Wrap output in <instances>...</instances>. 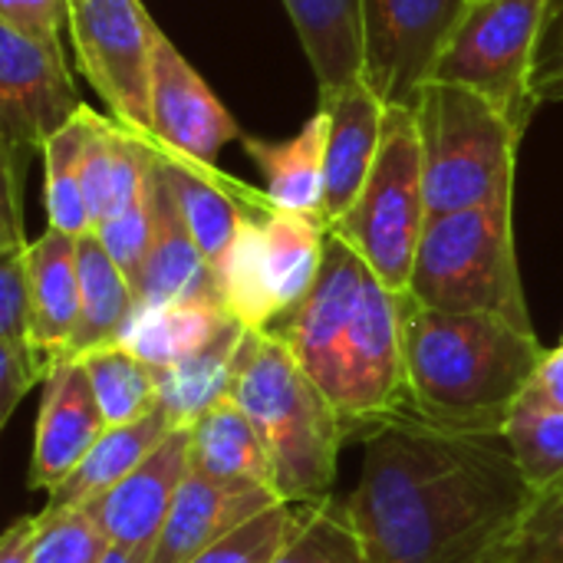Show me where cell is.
Wrapping results in <instances>:
<instances>
[{"instance_id":"obj_14","label":"cell","mask_w":563,"mask_h":563,"mask_svg":"<svg viewBox=\"0 0 563 563\" xmlns=\"http://www.w3.org/2000/svg\"><path fill=\"white\" fill-rule=\"evenodd\" d=\"M155 152H158L165 181L175 195V205H178L198 251L205 254V261L214 271V264L231 247L238 228L247 218H267L274 211V205L264 188L257 191V188L231 178L218 165L172 152L162 142H155Z\"/></svg>"},{"instance_id":"obj_11","label":"cell","mask_w":563,"mask_h":563,"mask_svg":"<svg viewBox=\"0 0 563 563\" xmlns=\"http://www.w3.org/2000/svg\"><path fill=\"white\" fill-rule=\"evenodd\" d=\"M188 472H191V429L178 426L129 478H122L99 501H92L86 515L102 531L109 548L152 558Z\"/></svg>"},{"instance_id":"obj_33","label":"cell","mask_w":563,"mask_h":563,"mask_svg":"<svg viewBox=\"0 0 563 563\" xmlns=\"http://www.w3.org/2000/svg\"><path fill=\"white\" fill-rule=\"evenodd\" d=\"M508 439L534 492L563 482V416H511Z\"/></svg>"},{"instance_id":"obj_10","label":"cell","mask_w":563,"mask_h":563,"mask_svg":"<svg viewBox=\"0 0 563 563\" xmlns=\"http://www.w3.org/2000/svg\"><path fill=\"white\" fill-rule=\"evenodd\" d=\"M82 106L63 43L33 40L0 23V148L43 152Z\"/></svg>"},{"instance_id":"obj_20","label":"cell","mask_w":563,"mask_h":563,"mask_svg":"<svg viewBox=\"0 0 563 563\" xmlns=\"http://www.w3.org/2000/svg\"><path fill=\"white\" fill-rule=\"evenodd\" d=\"M244 152L264 175V191L274 208L290 214H307L323 221V198H327V112L317 109L303 122L294 139L267 142V139H241ZM327 224V221H323Z\"/></svg>"},{"instance_id":"obj_31","label":"cell","mask_w":563,"mask_h":563,"mask_svg":"<svg viewBox=\"0 0 563 563\" xmlns=\"http://www.w3.org/2000/svg\"><path fill=\"white\" fill-rule=\"evenodd\" d=\"M485 563H563V482L534 495L518 528Z\"/></svg>"},{"instance_id":"obj_29","label":"cell","mask_w":563,"mask_h":563,"mask_svg":"<svg viewBox=\"0 0 563 563\" xmlns=\"http://www.w3.org/2000/svg\"><path fill=\"white\" fill-rule=\"evenodd\" d=\"M82 142H86V106L76 112V119L56 132L43 145V208H46V228H56L73 238H86L96 231L86 191H82Z\"/></svg>"},{"instance_id":"obj_21","label":"cell","mask_w":563,"mask_h":563,"mask_svg":"<svg viewBox=\"0 0 563 563\" xmlns=\"http://www.w3.org/2000/svg\"><path fill=\"white\" fill-rule=\"evenodd\" d=\"M280 3L317 76L320 96L363 76L360 0H280Z\"/></svg>"},{"instance_id":"obj_23","label":"cell","mask_w":563,"mask_h":563,"mask_svg":"<svg viewBox=\"0 0 563 563\" xmlns=\"http://www.w3.org/2000/svg\"><path fill=\"white\" fill-rule=\"evenodd\" d=\"M79 261V323L66 356H82L89 350L119 343L139 297L122 267L109 257L96 234L76 241Z\"/></svg>"},{"instance_id":"obj_42","label":"cell","mask_w":563,"mask_h":563,"mask_svg":"<svg viewBox=\"0 0 563 563\" xmlns=\"http://www.w3.org/2000/svg\"><path fill=\"white\" fill-rule=\"evenodd\" d=\"M148 561H152L148 554H135V551L109 548V551L102 554V561H99V563H148Z\"/></svg>"},{"instance_id":"obj_34","label":"cell","mask_w":563,"mask_h":563,"mask_svg":"<svg viewBox=\"0 0 563 563\" xmlns=\"http://www.w3.org/2000/svg\"><path fill=\"white\" fill-rule=\"evenodd\" d=\"M40 521V538H36V554L33 563H99L109 551V541L102 531L92 525L86 511L76 515H59V518H43Z\"/></svg>"},{"instance_id":"obj_13","label":"cell","mask_w":563,"mask_h":563,"mask_svg":"<svg viewBox=\"0 0 563 563\" xmlns=\"http://www.w3.org/2000/svg\"><path fill=\"white\" fill-rule=\"evenodd\" d=\"M40 386L43 396L36 412L30 488L53 492L76 472V465L86 459V452L102 439L109 426L102 419L82 360H49V373Z\"/></svg>"},{"instance_id":"obj_22","label":"cell","mask_w":563,"mask_h":563,"mask_svg":"<svg viewBox=\"0 0 563 563\" xmlns=\"http://www.w3.org/2000/svg\"><path fill=\"white\" fill-rule=\"evenodd\" d=\"M261 224H264V267H267L271 300L280 323L313 290L327 257L330 228L317 218L290 214L280 208H274Z\"/></svg>"},{"instance_id":"obj_12","label":"cell","mask_w":563,"mask_h":563,"mask_svg":"<svg viewBox=\"0 0 563 563\" xmlns=\"http://www.w3.org/2000/svg\"><path fill=\"white\" fill-rule=\"evenodd\" d=\"M148 135L172 152L218 165L224 145L241 142L244 132L224 102L211 92L205 76L158 33L152 69V129Z\"/></svg>"},{"instance_id":"obj_30","label":"cell","mask_w":563,"mask_h":563,"mask_svg":"<svg viewBox=\"0 0 563 563\" xmlns=\"http://www.w3.org/2000/svg\"><path fill=\"white\" fill-rule=\"evenodd\" d=\"M274 563H369L343 501L303 505L300 528Z\"/></svg>"},{"instance_id":"obj_39","label":"cell","mask_w":563,"mask_h":563,"mask_svg":"<svg viewBox=\"0 0 563 563\" xmlns=\"http://www.w3.org/2000/svg\"><path fill=\"white\" fill-rule=\"evenodd\" d=\"M534 102H563V0L551 3L548 26L541 36L538 63H534Z\"/></svg>"},{"instance_id":"obj_1","label":"cell","mask_w":563,"mask_h":563,"mask_svg":"<svg viewBox=\"0 0 563 563\" xmlns=\"http://www.w3.org/2000/svg\"><path fill=\"white\" fill-rule=\"evenodd\" d=\"M534 495L508 429H459L402 409L366 432L343 505L369 563H485Z\"/></svg>"},{"instance_id":"obj_8","label":"cell","mask_w":563,"mask_h":563,"mask_svg":"<svg viewBox=\"0 0 563 563\" xmlns=\"http://www.w3.org/2000/svg\"><path fill=\"white\" fill-rule=\"evenodd\" d=\"M158 23L142 0H73L69 40L82 76L129 129H152V69Z\"/></svg>"},{"instance_id":"obj_37","label":"cell","mask_w":563,"mask_h":563,"mask_svg":"<svg viewBox=\"0 0 563 563\" xmlns=\"http://www.w3.org/2000/svg\"><path fill=\"white\" fill-rule=\"evenodd\" d=\"M49 360L33 346H0V426L10 422L20 399L43 383Z\"/></svg>"},{"instance_id":"obj_36","label":"cell","mask_w":563,"mask_h":563,"mask_svg":"<svg viewBox=\"0 0 563 563\" xmlns=\"http://www.w3.org/2000/svg\"><path fill=\"white\" fill-rule=\"evenodd\" d=\"M92 234L99 238V244L109 251V257L122 267V274L135 287L145 254H148V244H152V181H148V198L142 205H135L132 211H125L119 218L96 224Z\"/></svg>"},{"instance_id":"obj_9","label":"cell","mask_w":563,"mask_h":563,"mask_svg":"<svg viewBox=\"0 0 563 563\" xmlns=\"http://www.w3.org/2000/svg\"><path fill=\"white\" fill-rule=\"evenodd\" d=\"M472 0H360L363 79L383 106L416 109Z\"/></svg>"},{"instance_id":"obj_18","label":"cell","mask_w":563,"mask_h":563,"mask_svg":"<svg viewBox=\"0 0 563 563\" xmlns=\"http://www.w3.org/2000/svg\"><path fill=\"white\" fill-rule=\"evenodd\" d=\"M178 429L172 416L158 406L152 416L106 429L102 439L86 452V459L76 465V472L49 492L43 505V518H59V515H76L86 511L92 501H99L106 492H112L122 478H129L162 442L165 435Z\"/></svg>"},{"instance_id":"obj_25","label":"cell","mask_w":563,"mask_h":563,"mask_svg":"<svg viewBox=\"0 0 563 563\" xmlns=\"http://www.w3.org/2000/svg\"><path fill=\"white\" fill-rule=\"evenodd\" d=\"M191 468L224 482H251V485H274V468L267 449L244 416V409L228 396L211 406L191 426Z\"/></svg>"},{"instance_id":"obj_41","label":"cell","mask_w":563,"mask_h":563,"mask_svg":"<svg viewBox=\"0 0 563 563\" xmlns=\"http://www.w3.org/2000/svg\"><path fill=\"white\" fill-rule=\"evenodd\" d=\"M36 538H40V521L16 518L0 538V563H33Z\"/></svg>"},{"instance_id":"obj_38","label":"cell","mask_w":563,"mask_h":563,"mask_svg":"<svg viewBox=\"0 0 563 563\" xmlns=\"http://www.w3.org/2000/svg\"><path fill=\"white\" fill-rule=\"evenodd\" d=\"M73 0H0V23L23 36L63 43L59 33L69 30Z\"/></svg>"},{"instance_id":"obj_27","label":"cell","mask_w":563,"mask_h":563,"mask_svg":"<svg viewBox=\"0 0 563 563\" xmlns=\"http://www.w3.org/2000/svg\"><path fill=\"white\" fill-rule=\"evenodd\" d=\"M264 218H247L224 257L214 264V280L224 310L244 330H274L277 310L271 300L267 267H264Z\"/></svg>"},{"instance_id":"obj_2","label":"cell","mask_w":563,"mask_h":563,"mask_svg":"<svg viewBox=\"0 0 563 563\" xmlns=\"http://www.w3.org/2000/svg\"><path fill=\"white\" fill-rule=\"evenodd\" d=\"M544 353L534 330L406 297V409L429 422L508 429Z\"/></svg>"},{"instance_id":"obj_28","label":"cell","mask_w":563,"mask_h":563,"mask_svg":"<svg viewBox=\"0 0 563 563\" xmlns=\"http://www.w3.org/2000/svg\"><path fill=\"white\" fill-rule=\"evenodd\" d=\"M76 360H82L89 373L96 402L109 429L139 422L162 406L155 369L145 360H139L132 350H125L122 343L89 350Z\"/></svg>"},{"instance_id":"obj_15","label":"cell","mask_w":563,"mask_h":563,"mask_svg":"<svg viewBox=\"0 0 563 563\" xmlns=\"http://www.w3.org/2000/svg\"><path fill=\"white\" fill-rule=\"evenodd\" d=\"M280 501L284 498L271 485L224 482L191 468L148 563H191L234 528Z\"/></svg>"},{"instance_id":"obj_16","label":"cell","mask_w":563,"mask_h":563,"mask_svg":"<svg viewBox=\"0 0 563 563\" xmlns=\"http://www.w3.org/2000/svg\"><path fill=\"white\" fill-rule=\"evenodd\" d=\"M320 109L327 112V198L323 221L333 228L360 198L373 162L383 142L386 106L366 86V79H353L327 96H320Z\"/></svg>"},{"instance_id":"obj_32","label":"cell","mask_w":563,"mask_h":563,"mask_svg":"<svg viewBox=\"0 0 563 563\" xmlns=\"http://www.w3.org/2000/svg\"><path fill=\"white\" fill-rule=\"evenodd\" d=\"M300 508L303 505L280 501V505L261 511L257 518L234 528L228 538L211 544L191 563H274L287 548V541L294 538V531L300 528V518H303Z\"/></svg>"},{"instance_id":"obj_35","label":"cell","mask_w":563,"mask_h":563,"mask_svg":"<svg viewBox=\"0 0 563 563\" xmlns=\"http://www.w3.org/2000/svg\"><path fill=\"white\" fill-rule=\"evenodd\" d=\"M0 346H33L30 343V241L0 247Z\"/></svg>"},{"instance_id":"obj_24","label":"cell","mask_w":563,"mask_h":563,"mask_svg":"<svg viewBox=\"0 0 563 563\" xmlns=\"http://www.w3.org/2000/svg\"><path fill=\"white\" fill-rule=\"evenodd\" d=\"M231 320L234 317L218 300H188L168 307L135 303L119 343L152 369H165L211 343Z\"/></svg>"},{"instance_id":"obj_7","label":"cell","mask_w":563,"mask_h":563,"mask_svg":"<svg viewBox=\"0 0 563 563\" xmlns=\"http://www.w3.org/2000/svg\"><path fill=\"white\" fill-rule=\"evenodd\" d=\"M554 0H472L435 73L495 102L521 132L534 119V63Z\"/></svg>"},{"instance_id":"obj_17","label":"cell","mask_w":563,"mask_h":563,"mask_svg":"<svg viewBox=\"0 0 563 563\" xmlns=\"http://www.w3.org/2000/svg\"><path fill=\"white\" fill-rule=\"evenodd\" d=\"M155 145V139H152ZM135 297L142 307H168L188 300H218V280L205 254L198 251L175 195L158 165V152L152 162V244L135 280Z\"/></svg>"},{"instance_id":"obj_26","label":"cell","mask_w":563,"mask_h":563,"mask_svg":"<svg viewBox=\"0 0 563 563\" xmlns=\"http://www.w3.org/2000/svg\"><path fill=\"white\" fill-rule=\"evenodd\" d=\"M244 333L247 330L238 320H231L211 343H205L191 356H185L165 369H155L162 409L172 416L175 426H191L211 406H218L221 399L231 396L234 360H238Z\"/></svg>"},{"instance_id":"obj_4","label":"cell","mask_w":563,"mask_h":563,"mask_svg":"<svg viewBox=\"0 0 563 563\" xmlns=\"http://www.w3.org/2000/svg\"><path fill=\"white\" fill-rule=\"evenodd\" d=\"M429 221L515 195L525 132L468 86L432 79L419 102Z\"/></svg>"},{"instance_id":"obj_5","label":"cell","mask_w":563,"mask_h":563,"mask_svg":"<svg viewBox=\"0 0 563 563\" xmlns=\"http://www.w3.org/2000/svg\"><path fill=\"white\" fill-rule=\"evenodd\" d=\"M409 294L432 310L492 313L534 330L515 251V195L432 218Z\"/></svg>"},{"instance_id":"obj_3","label":"cell","mask_w":563,"mask_h":563,"mask_svg":"<svg viewBox=\"0 0 563 563\" xmlns=\"http://www.w3.org/2000/svg\"><path fill=\"white\" fill-rule=\"evenodd\" d=\"M231 399L257 429L277 495L287 505L330 498L346 422L274 330H247L234 360Z\"/></svg>"},{"instance_id":"obj_6","label":"cell","mask_w":563,"mask_h":563,"mask_svg":"<svg viewBox=\"0 0 563 563\" xmlns=\"http://www.w3.org/2000/svg\"><path fill=\"white\" fill-rule=\"evenodd\" d=\"M426 228L429 201L416 109L389 106L373 172L330 234L346 241L389 290L409 294Z\"/></svg>"},{"instance_id":"obj_40","label":"cell","mask_w":563,"mask_h":563,"mask_svg":"<svg viewBox=\"0 0 563 563\" xmlns=\"http://www.w3.org/2000/svg\"><path fill=\"white\" fill-rule=\"evenodd\" d=\"M515 416H563V336L538 363Z\"/></svg>"},{"instance_id":"obj_19","label":"cell","mask_w":563,"mask_h":563,"mask_svg":"<svg viewBox=\"0 0 563 563\" xmlns=\"http://www.w3.org/2000/svg\"><path fill=\"white\" fill-rule=\"evenodd\" d=\"M73 234L46 228L30 241V343L59 360L79 323V261Z\"/></svg>"}]
</instances>
